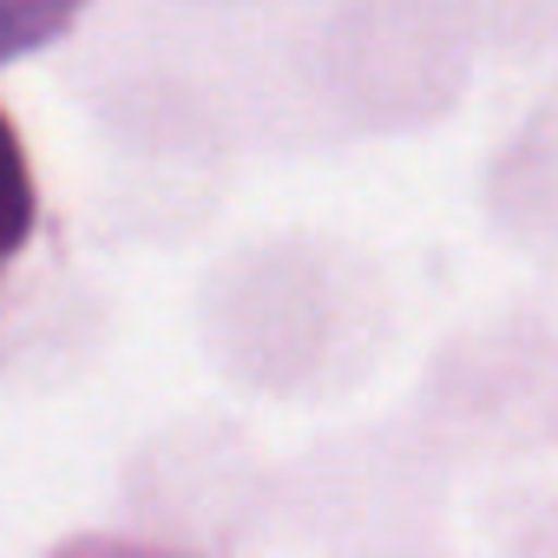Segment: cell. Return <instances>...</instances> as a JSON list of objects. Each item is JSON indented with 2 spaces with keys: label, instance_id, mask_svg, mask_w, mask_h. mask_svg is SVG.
<instances>
[{
  "label": "cell",
  "instance_id": "7a4b0ae2",
  "mask_svg": "<svg viewBox=\"0 0 558 558\" xmlns=\"http://www.w3.org/2000/svg\"><path fill=\"white\" fill-rule=\"evenodd\" d=\"M86 0H0V66H14L40 47H53Z\"/></svg>",
  "mask_w": 558,
  "mask_h": 558
},
{
  "label": "cell",
  "instance_id": "6da1fadb",
  "mask_svg": "<svg viewBox=\"0 0 558 558\" xmlns=\"http://www.w3.org/2000/svg\"><path fill=\"white\" fill-rule=\"evenodd\" d=\"M34 223H40V184H34V158H27V138L21 125L0 106V276L14 269V256L34 243Z\"/></svg>",
  "mask_w": 558,
  "mask_h": 558
}]
</instances>
